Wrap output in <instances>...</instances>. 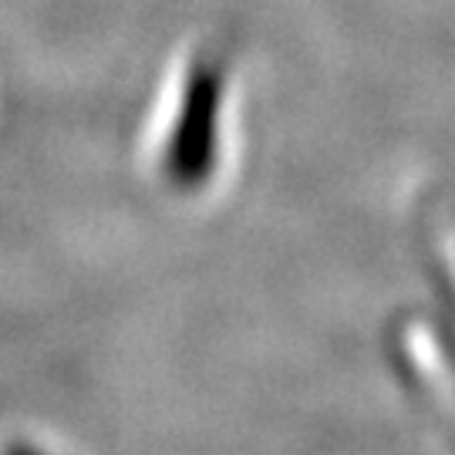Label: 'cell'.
I'll return each mask as SVG.
<instances>
[]
</instances>
